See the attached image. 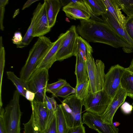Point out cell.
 I'll return each mask as SVG.
<instances>
[{"mask_svg":"<svg viewBox=\"0 0 133 133\" xmlns=\"http://www.w3.org/2000/svg\"><path fill=\"white\" fill-rule=\"evenodd\" d=\"M76 29L78 34L88 42L105 44L115 48H122L125 52L133 53V47L125 42L103 21L91 18L80 20Z\"/></svg>","mask_w":133,"mask_h":133,"instance_id":"cell-1","label":"cell"},{"mask_svg":"<svg viewBox=\"0 0 133 133\" xmlns=\"http://www.w3.org/2000/svg\"><path fill=\"white\" fill-rule=\"evenodd\" d=\"M53 44L49 38L44 36L38 37L30 50L25 64L21 69L20 78L26 82L28 81L35 71L38 61Z\"/></svg>","mask_w":133,"mask_h":133,"instance_id":"cell-2","label":"cell"},{"mask_svg":"<svg viewBox=\"0 0 133 133\" xmlns=\"http://www.w3.org/2000/svg\"><path fill=\"white\" fill-rule=\"evenodd\" d=\"M20 94L16 90L12 99L5 108L3 120L6 133H21L22 113L19 104Z\"/></svg>","mask_w":133,"mask_h":133,"instance_id":"cell-3","label":"cell"},{"mask_svg":"<svg viewBox=\"0 0 133 133\" xmlns=\"http://www.w3.org/2000/svg\"><path fill=\"white\" fill-rule=\"evenodd\" d=\"M61 104L68 128L83 124L81 116L83 100L78 99L73 94L65 98Z\"/></svg>","mask_w":133,"mask_h":133,"instance_id":"cell-4","label":"cell"},{"mask_svg":"<svg viewBox=\"0 0 133 133\" xmlns=\"http://www.w3.org/2000/svg\"><path fill=\"white\" fill-rule=\"evenodd\" d=\"M86 62L90 91L95 93L103 90L105 75L104 63L100 59L95 61L92 55L87 57Z\"/></svg>","mask_w":133,"mask_h":133,"instance_id":"cell-5","label":"cell"},{"mask_svg":"<svg viewBox=\"0 0 133 133\" xmlns=\"http://www.w3.org/2000/svg\"><path fill=\"white\" fill-rule=\"evenodd\" d=\"M48 70L45 68L36 70L27 82L29 90L35 94L34 99L36 101H45L46 88L49 79Z\"/></svg>","mask_w":133,"mask_h":133,"instance_id":"cell-6","label":"cell"},{"mask_svg":"<svg viewBox=\"0 0 133 133\" xmlns=\"http://www.w3.org/2000/svg\"><path fill=\"white\" fill-rule=\"evenodd\" d=\"M112 99L104 90L95 93L90 91L83 100V105L87 111L101 116L106 110Z\"/></svg>","mask_w":133,"mask_h":133,"instance_id":"cell-7","label":"cell"},{"mask_svg":"<svg viewBox=\"0 0 133 133\" xmlns=\"http://www.w3.org/2000/svg\"><path fill=\"white\" fill-rule=\"evenodd\" d=\"M125 68L119 64L111 66L105 74L104 90L112 99L119 88Z\"/></svg>","mask_w":133,"mask_h":133,"instance_id":"cell-8","label":"cell"},{"mask_svg":"<svg viewBox=\"0 0 133 133\" xmlns=\"http://www.w3.org/2000/svg\"><path fill=\"white\" fill-rule=\"evenodd\" d=\"M66 1V3L63 1L64 6L62 10L67 17L75 20L90 19V10L84 0H69Z\"/></svg>","mask_w":133,"mask_h":133,"instance_id":"cell-9","label":"cell"},{"mask_svg":"<svg viewBox=\"0 0 133 133\" xmlns=\"http://www.w3.org/2000/svg\"><path fill=\"white\" fill-rule=\"evenodd\" d=\"M66 31L67 34L57 55V61H62L73 56H76V43L78 35L76 27L72 25Z\"/></svg>","mask_w":133,"mask_h":133,"instance_id":"cell-10","label":"cell"},{"mask_svg":"<svg viewBox=\"0 0 133 133\" xmlns=\"http://www.w3.org/2000/svg\"><path fill=\"white\" fill-rule=\"evenodd\" d=\"M82 124L97 131L98 133H118V129L113 124L104 123L101 116L95 113L87 111L82 117Z\"/></svg>","mask_w":133,"mask_h":133,"instance_id":"cell-11","label":"cell"},{"mask_svg":"<svg viewBox=\"0 0 133 133\" xmlns=\"http://www.w3.org/2000/svg\"><path fill=\"white\" fill-rule=\"evenodd\" d=\"M33 121L39 133H42L46 129L49 116V111L45 102L34 99L30 102Z\"/></svg>","mask_w":133,"mask_h":133,"instance_id":"cell-12","label":"cell"},{"mask_svg":"<svg viewBox=\"0 0 133 133\" xmlns=\"http://www.w3.org/2000/svg\"><path fill=\"white\" fill-rule=\"evenodd\" d=\"M67 33H61L50 48L40 58L36 65V70L43 68L48 70L56 61V56L62 43Z\"/></svg>","mask_w":133,"mask_h":133,"instance_id":"cell-13","label":"cell"},{"mask_svg":"<svg viewBox=\"0 0 133 133\" xmlns=\"http://www.w3.org/2000/svg\"><path fill=\"white\" fill-rule=\"evenodd\" d=\"M127 96V92L121 88L120 85L118 91L106 110L101 116L103 123L109 124H113V118L115 112L119 107L124 102Z\"/></svg>","mask_w":133,"mask_h":133,"instance_id":"cell-14","label":"cell"},{"mask_svg":"<svg viewBox=\"0 0 133 133\" xmlns=\"http://www.w3.org/2000/svg\"><path fill=\"white\" fill-rule=\"evenodd\" d=\"M51 29L47 16L46 3L44 0L41 9L35 21L33 37H39L44 36L49 32Z\"/></svg>","mask_w":133,"mask_h":133,"instance_id":"cell-15","label":"cell"},{"mask_svg":"<svg viewBox=\"0 0 133 133\" xmlns=\"http://www.w3.org/2000/svg\"><path fill=\"white\" fill-rule=\"evenodd\" d=\"M102 18L104 22L108 24L116 34L125 42L133 47V41L130 38L125 29L118 24L112 15L107 11L102 15Z\"/></svg>","mask_w":133,"mask_h":133,"instance_id":"cell-16","label":"cell"},{"mask_svg":"<svg viewBox=\"0 0 133 133\" xmlns=\"http://www.w3.org/2000/svg\"><path fill=\"white\" fill-rule=\"evenodd\" d=\"M49 27L51 28L56 23L57 17L61 7L64 6L63 0H45Z\"/></svg>","mask_w":133,"mask_h":133,"instance_id":"cell-17","label":"cell"},{"mask_svg":"<svg viewBox=\"0 0 133 133\" xmlns=\"http://www.w3.org/2000/svg\"><path fill=\"white\" fill-rule=\"evenodd\" d=\"M107 11L110 13L119 24L125 29V24L127 17L122 14L121 9L117 0H103Z\"/></svg>","mask_w":133,"mask_h":133,"instance_id":"cell-18","label":"cell"},{"mask_svg":"<svg viewBox=\"0 0 133 133\" xmlns=\"http://www.w3.org/2000/svg\"><path fill=\"white\" fill-rule=\"evenodd\" d=\"M76 62L75 74L76 77V85L88 80L86 61L78 52L76 53Z\"/></svg>","mask_w":133,"mask_h":133,"instance_id":"cell-19","label":"cell"},{"mask_svg":"<svg viewBox=\"0 0 133 133\" xmlns=\"http://www.w3.org/2000/svg\"><path fill=\"white\" fill-rule=\"evenodd\" d=\"M42 6V4L40 3L38 4L34 11L30 26L23 36L22 42L19 44L17 45V48H22L27 46L29 44L34 38L33 34L35 21L41 9Z\"/></svg>","mask_w":133,"mask_h":133,"instance_id":"cell-20","label":"cell"},{"mask_svg":"<svg viewBox=\"0 0 133 133\" xmlns=\"http://www.w3.org/2000/svg\"><path fill=\"white\" fill-rule=\"evenodd\" d=\"M93 17V20L103 21L99 16L107 13V10L103 0H87Z\"/></svg>","mask_w":133,"mask_h":133,"instance_id":"cell-21","label":"cell"},{"mask_svg":"<svg viewBox=\"0 0 133 133\" xmlns=\"http://www.w3.org/2000/svg\"><path fill=\"white\" fill-rule=\"evenodd\" d=\"M75 49L76 54V52H79L86 61L87 57L92 55L93 52L88 42L79 35L76 38Z\"/></svg>","mask_w":133,"mask_h":133,"instance_id":"cell-22","label":"cell"},{"mask_svg":"<svg viewBox=\"0 0 133 133\" xmlns=\"http://www.w3.org/2000/svg\"><path fill=\"white\" fill-rule=\"evenodd\" d=\"M120 85L127 92L128 96L133 98V72L125 68L121 78Z\"/></svg>","mask_w":133,"mask_h":133,"instance_id":"cell-23","label":"cell"},{"mask_svg":"<svg viewBox=\"0 0 133 133\" xmlns=\"http://www.w3.org/2000/svg\"><path fill=\"white\" fill-rule=\"evenodd\" d=\"M6 74L8 78L15 85L20 95L25 97L26 91L29 90L27 82L20 78L18 77L13 72L7 71Z\"/></svg>","mask_w":133,"mask_h":133,"instance_id":"cell-24","label":"cell"},{"mask_svg":"<svg viewBox=\"0 0 133 133\" xmlns=\"http://www.w3.org/2000/svg\"><path fill=\"white\" fill-rule=\"evenodd\" d=\"M57 133H66L68 128L61 104L58 105L56 112Z\"/></svg>","mask_w":133,"mask_h":133,"instance_id":"cell-25","label":"cell"},{"mask_svg":"<svg viewBox=\"0 0 133 133\" xmlns=\"http://www.w3.org/2000/svg\"><path fill=\"white\" fill-rule=\"evenodd\" d=\"M5 61V51L3 44L2 37H0V106L3 105L2 99V87Z\"/></svg>","mask_w":133,"mask_h":133,"instance_id":"cell-26","label":"cell"},{"mask_svg":"<svg viewBox=\"0 0 133 133\" xmlns=\"http://www.w3.org/2000/svg\"><path fill=\"white\" fill-rule=\"evenodd\" d=\"M75 94L78 99L83 100L88 95L90 91V83L89 80L76 85Z\"/></svg>","mask_w":133,"mask_h":133,"instance_id":"cell-27","label":"cell"},{"mask_svg":"<svg viewBox=\"0 0 133 133\" xmlns=\"http://www.w3.org/2000/svg\"><path fill=\"white\" fill-rule=\"evenodd\" d=\"M75 88L72 87L68 83L52 94V97H59L65 98L70 95L75 94Z\"/></svg>","mask_w":133,"mask_h":133,"instance_id":"cell-28","label":"cell"},{"mask_svg":"<svg viewBox=\"0 0 133 133\" xmlns=\"http://www.w3.org/2000/svg\"><path fill=\"white\" fill-rule=\"evenodd\" d=\"M122 11L127 17L133 16V0H117Z\"/></svg>","mask_w":133,"mask_h":133,"instance_id":"cell-29","label":"cell"},{"mask_svg":"<svg viewBox=\"0 0 133 133\" xmlns=\"http://www.w3.org/2000/svg\"><path fill=\"white\" fill-rule=\"evenodd\" d=\"M68 83L65 79H59L55 82L50 84H48L46 88V92L52 94Z\"/></svg>","mask_w":133,"mask_h":133,"instance_id":"cell-30","label":"cell"},{"mask_svg":"<svg viewBox=\"0 0 133 133\" xmlns=\"http://www.w3.org/2000/svg\"><path fill=\"white\" fill-rule=\"evenodd\" d=\"M23 124V133H39L37 128L34 124L33 116L32 114L28 121Z\"/></svg>","mask_w":133,"mask_h":133,"instance_id":"cell-31","label":"cell"},{"mask_svg":"<svg viewBox=\"0 0 133 133\" xmlns=\"http://www.w3.org/2000/svg\"><path fill=\"white\" fill-rule=\"evenodd\" d=\"M125 28L129 36L133 41V16L127 17Z\"/></svg>","mask_w":133,"mask_h":133,"instance_id":"cell-32","label":"cell"},{"mask_svg":"<svg viewBox=\"0 0 133 133\" xmlns=\"http://www.w3.org/2000/svg\"><path fill=\"white\" fill-rule=\"evenodd\" d=\"M8 0H0V29L3 31L4 27L3 25V21L5 11V7L8 4Z\"/></svg>","mask_w":133,"mask_h":133,"instance_id":"cell-33","label":"cell"},{"mask_svg":"<svg viewBox=\"0 0 133 133\" xmlns=\"http://www.w3.org/2000/svg\"><path fill=\"white\" fill-rule=\"evenodd\" d=\"M42 133H57L56 114L50 123Z\"/></svg>","mask_w":133,"mask_h":133,"instance_id":"cell-34","label":"cell"},{"mask_svg":"<svg viewBox=\"0 0 133 133\" xmlns=\"http://www.w3.org/2000/svg\"><path fill=\"white\" fill-rule=\"evenodd\" d=\"M66 133H85V127L82 124L74 128H68Z\"/></svg>","mask_w":133,"mask_h":133,"instance_id":"cell-35","label":"cell"},{"mask_svg":"<svg viewBox=\"0 0 133 133\" xmlns=\"http://www.w3.org/2000/svg\"><path fill=\"white\" fill-rule=\"evenodd\" d=\"M122 111L125 114H130L132 109V106L127 102H124L121 106Z\"/></svg>","mask_w":133,"mask_h":133,"instance_id":"cell-36","label":"cell"},{"mask_svg":"<svg viewBox=\"0 0 133 133\" xmlns=\"http://www.w3.org/2000/svg\"><path fill=\"white\" fill-rule=\"evenodd\" d=\"M23 37L21 32L19 31H16L14 34L12 39L13 44L17 45L19 44L22 42Z\"/></svg>","mask_w":133,"mask_h":133,"instance_id":"cell-37","label":"cell"},{"mask_svg":"<svg viewBox=\"0 0 133 133\" xmlns=\"http://www.w3.org/2000/svg\"><path fill=\"white\" fill-rule=\"evenodd\" d=\"M5 111L2 107H0V133H6L3 120V114Z\"/></svg>","mask_w":133,"mask_h":133,"instance_id":"cell-38","label":"cell"},{"mask_svg":"<svg viewBox=\"0 0 133 133\" xmlns=\"http://www.w3.org/2000/svg\"><path fill=\"white\" fill-rule=\"evenodd\" d=\"M24 97L31 102L34 99L35 94L29 90H27L26 91Z\"/></svg>","mask_w":133,"mask_h":133,"instance_id":"cell-39","label":"cell"},{"mask_svg":"<svg viewBox=\"0 0 133 133\" xmlns=\"http://www.w3.org/2000/svg\"><path fill=\"white\" fill-rule=\"evenodd\" d=\"M38 1L37 0H28L23 5L22 10H23L26 8H28L32 3Z\"/></svg>","mask_w":133,"mask_h":133,"instance_id":"cell-40","label":"cell"},{"mask_svg":"<svg viewBox=\"0 0 133 133\" xmlns=\"http://www.w3.org/2000/svg\"><path fill=\"white\" fill-rule=\"evenodd\" d=\"M126 70L133 72V58L130 64L129 67L125 68Z\"/></svg>","mask_w":133,"mask_h":133,"instance_id":"cell-41","label":"cell"},{"mask_svg":"<svg viewBox=\"0 0 133 133\" xmlns=\"http://www.w3.org/2000/svg\"><path fill=\"white\" fill-rule=\"evenodd\" d=\"M113 124L114 126L116 127L119 126L120 124L118 122H116L113 123Z\"/></svg>","mask_w":133,"mask_h":133,"instance_id":"cell-42","label":"cell"},{"mask_svg":"<svg viewBox=\"0 0 133 133\" xmlns=\"http://www.w3.org/2000/svg\"><path fill=\"white\" fill-rule=\"evenodd\" d=\"M132 104H133V103H132Z\"/></svg>","mask_w":133,"mask_h":133,"instance_id":"cell-43","label":"cell"}]
</instances>
